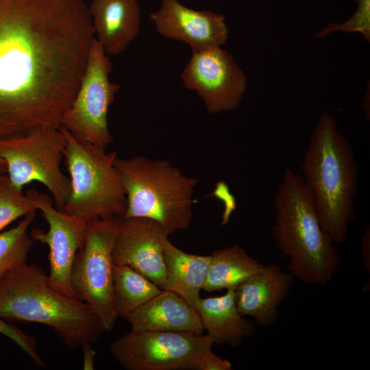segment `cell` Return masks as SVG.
Returning <instances> with one entry per match:
<instances>
[{
	"label": "cell",
	"mask_w": 370,
	"mask_h": 370,
	"mask_svg": "<svg viewBox=\"0 0 370 370\" xmlns=\"http://www.w3.org/2000/svg\"><path fill=\"white\" fill-rule=\"evenodd\" d=\"M0 317L47 325L71 348L93 343L103 332L86 303L53 289L42 269L27 262L0 282Z\"/></svg>",
	"instance_id": "cell-4"
},
{
	"label": "cell",
	"mask_w": 370,
	"mask_h": 370,
	"mask_svg": "<svg viewBox=\"0 0 370 370\" xmlns=\"http://www.w3.org/2000/svg\"><path fill=\"white\" fill-rule=\"evenodd\" d=\"M275 242L299 281L325 286L336 274L341 258L336 244L323 230L313 197L302 176L284 170L273 200Z\"/></svg>",
	"instance_id": "cell-3"
},
{
	"label": "cell",
	"mask_w": 370,
	"mask_h": 370,
	"mask_svg": "<svg viewBox=\"0 0 370 370\" xmlns=\"http://www.w3.org/2000/svg\"><path fill=\"white\" fill-rule=\"evenodd\" d=\"M66 145L61 127L0 138V158L12 186L21 191L27 184L39 182L51 193L56 208L63 211L71 193L70 179L60 169Z\"/></svg>",
	"instance_id": "cell-7"
},
{
	"label": "cell",
	"mask_w": 370,
	"mask_h": 370,
	"mask_svg": "<svg viewBox=\"0 0 370 370\" xmlns=\"http://www.w3.org/2000/svg\"><path fill=\"white\" fill-rule=\"evenodd\" d=\"M112 71L110 57L95 38L78 90L61 121L77 140L103 149L113 141L108 114L121 87L110 81Z\"/></svg>",
	"instance_id": "cell-9"
},
{
	"label": "cell",
	"mask_w": 370,
	"mask_h": 370,
	"mask_svg": "<svg viewBox=\"0 0 370 370\" xmlns=\"http://www.w3.org/2000/svg\"><path fill=\"white\" fill-rule=\"evenodd\" d=\"M95 38L85 0H0V138L61 127Z\"/></svg>",
	"instance_id": "cell-1"
},
{
	"label": "cell",
	"mask_w": 370,
	"mask_h": 370,
	"mask_svg": "<svg viewBox=\"0 0 370 370\" xmlns=\"http://www.w3.org/2000/svg\"><path fill=\"white\" fill-rule=\"evenodd\" d=\"M357 8L352 16L341 24H330L316 34L323 38L336 31L362 34L367 42L370 41V0H355Z\"/></svg>",
	"instance_id": "cell-24"
},
{
	"label": "cell",
	"mask_w": 370,
	"mask_h": 370,
	"mask_svg": "<svg viewBox=\"0 0 370 370\" xmlns=\"http://www.w3.org/2000/svg\"><path fill=\"white\" fill-rule=\"evenodd\" d=\"M115 165L127 198L123 218L150 219L168 236L189 227L197 179L185 175L168 160L143 156L117 157Z\"/></svg>",
	"instance_id": "cell-5"
},
{
	"label": "cell",
	"mask_w": 370,
	"mask_h": 370,
	"mask_svg": "<svg viewBox=\"0 0 370 370\" xmlns=\"http://www.w3.org/2000/svg\"><path fill=\"white\" fill-rule=\"evenodd\" d=\"M196 369L230 370L232 369V363L227 360L217 356L211 349H208L198 358L196 362Z\"/></svg>",
	"instance_id": "cell-26"
},
{
	"label": "cell",
	"mask_w": 370,
	"mask_h": 370,
	"mask_svg": "<svg viewBox=\"0 0 370 370\" xmlns=\"http://www.w3.org/2000/svg\"><path fill=\"white\" fill-rule=\"evenodd\" d=\"M367 251L369 252V228L366 230V232L362 239V254L363 260L365 262L366 267L369 271V254H367Z\"/></svg>",
	"instance_id": "cell-28"
},
{
	"label": "cell",
	"mask_w": 370,
	"mask_h": 370,
	"mask_svg": "<svg viewBox=\"0 0 370 370\" xmlns=\"http://www.w3.org/2000/svg\"><path fill=\"white\" fill-rule=\"evenodd\" d=\"M204 329L214 343L237 347L251 336L255 326L237 310L234 289H227L221 296L201 298L195 306Z\"/></svg>",
	"instance_id": "cell-18"
},
{
	"label": "cell",
	"mask_w": 370,
	"mask_h": 370,
	"mask_svg": "<svg viewBox=\"0 0 370 370\" xmlns=\"http://www.w3.org/2000/svg\"><path fill=\"white\" fill-rule=\"evenodd\" d=\"M161 291L156 284L130 267L113 264L112 295L117 317L125 319Z\"/></svg>",
	"instance_id": "cell-21"
},
{
	"label": "cell",
	"mask_w": 370,
	"mask_h": 370,
	"mask_svg": "<svg viewBox=\"0 0 370 370\" xmlns=\"http://www.w3.org/2000/svg\"><path fill=\"white\" fill-rule=\"evenodd\" d=\"M26 195L49 225L47 232L36 228L30 232L34 241L49 247V284L56 291L75 298L71 274L76 254L85 241L88 222L53 207L47 195L34 188L29 189Z\"/></svg>",
	"instance_id": "cell-12"
},
{
	"label": "cell",
	"mask_w": 370,
	"mask_h": 370,
	"mask_svg": "<svg viewBox=\"0 0 370 370\" xmlns=\"http://www.w3.org/2000/svg\"><path fill=\"white\" fill-rule=\"evenodd\" d=\"M295 278L275 263L264 265L234 289L238 311L251 317L260 325H273L278 308L291 292Z\"/></svg>",
	"instance_id": "cell-15"
},
{
	"label": "cell",
	"mask_w": 370,
	"mask_h": 370,
	"mask_svg": "<svg viewBox=\"0 0 370 370\" xmlns=\"http://www.w3.org/2000/svg\"><path fill=\"white\" fill-rule=\"evenodd\" d=\"M149 18L160 35L188 44L192 51L221 47L227 40L223 15L192 9L178 0H161Z\"/></svg>",
	"instance_id": "cell-14"
},
{
	"label": "cell",
	"mask_w": 370,
	"mask_h": 370,
	"mask_svg": "<svg viewBox=\"0 0 370 370\" xmlns=\"http://www.w3.org/2000/svg\"><path fill=\"white\" fill-rule=\"evenodd\" d=\"M301 171L321 228L336 245L343 243L356 214L358 166L350 143L325 112L312 131Z\"/></svg>",
	"instance_id": "cell-2"
},
{
	"label": "cell",
	"mask_w": 370,
	"mask_h": 370,
	"mask_svg": "<svg viewBox=\"0 0 370 370\" xmlns=\"http://www.w3.org/2000/svg\"><path fill=\"white\" fill-rule=\"evenodd\" d=\"M88 12L95 36L108 55L121 54L140 31L138 0H91Z\"/></svg>",
	"instance_id": "cell-16"
},
{
	"label": "cell",
	"mask_w": 370,
	"mask_h": 370,
	"mask_svg": "<svg viewBox=\"0 0 370 370\" xmlns=\"http://www.w3.org/2000/svg\"><path fill=\"white\" fill-rule=\"evenodd\" d=\"M35 212L29 213L16 226L0 233V282L12 270L27 262L34 243L28 228Z\"/></svg>",
	"instance_id": "cell-22"
},
{
	"label": "cell",
	"mask_w": 370,
	"mask_h": 370,
	"mask_svg": "<svg viewBox=\"0 0 370 370\" xmlns=\"http://www.w3.org/2000/svg\"><path fill=\"white\" fill-rule=\"evenodd\" d=\"M36 210L30 198L12 186L7 173L0 176V231Z\"/></svg>",
	"instance_id": "cell-23"
},
{
	"label": "cell",
	"mask_w": 370,
	"mask_h": 370,
	"mask_svg": "<svg viewBox=\"0 0 370 370\" xmlns=\"http://www.w3.org/2000/svg\"><path fill=\"white\" fill-rule=\"evenodd\" d=\"M123 218L88 221L84 245L76 254L71 270L75 298L93 310L103 332L111 331L117 319L112 295V249Z\"/></svg>",
	"instance_id": "cell-8"
},
{
	"label": "cell",
	"mask_w": 370,
	"mask_h": 370,
	"mask_svg": "<svg viewBox=\"0 0 370 370\" xmlns=\"http://www.w3.org/2000/svg\"><path fill=\"white\" fill-rule=\"evenodd\" d=\"M210 257L202 288L207 292L235 289L264 266L237 245L215 250Z\"/></svg>",
	"instance_id": "cell-20"
},
{
	"label": "cell",
	"mask_w": 370,
	"mask_h": 370,
	"mask_svg": "<svg viewBox=\"0 0 370 370\" xmlns=\"http://www.w3.org/2000/svg\"><path fill=\"white\" fill-rule=\"evenodd\" d=\"M132 330L203 334L196 309L176 293L162 291L125 319Z\"/></svg>",
	"instance_id": "cell-17"
},
{
	"label": "cell",
	"mask_w": 370,
	"mask_h": 370,
	"mask_svg": "<svg viewBox=\"0 0 370 370\" xmlns=\"http://www.w3.org/2000/svg\"><path fill=\"white\" fill-rule=\"evenodd\" d=\"M0 334L14 342L37 365H44L38 352L36 341L32 336L27 335L16 325L8 323L1 317Z\"/></svg>",
	"instance_id": "cell-25"
},
{
	"label": "cell",
	"mask_w": 370,
	"mask_h": 370,
	"mask_svg": "<svg viewBox=\"0 0 370 370\" xmlns=\"http://www.w3.org/2000/svg\"><path fill=\"white\" fill-rule=\"evenodd\" d=\"M66 140L63 156L70 175L71 193L63 211L87 222L123 217L126 195L115 165L116 151L77 140L60 127Z\"/></svg>",
	"instance_id": "cell-6"
},
{
	"label": "cell",
	"mask_w": 370,
	"mask_h": 370,
	"mask_svg": "<svg viewBox=\"0 0 370 370\" xmlns=\"http://www.w3.org/2000/svg\"><path fill=\"white\" fill-rule=\"evenodd\" d=\"M166 237L168 234L153 220L123 218L112 249L113 264L130 267L164 290L163 241Z\"/></svg>",
	"instance_id": "cell-13"
},
{
	"label": "cell",
	"mask_w": 370,
	"mask_h": 370,
	"mask_svg": "<svg viewBox=\"0 0 370 370\" xmlns=\"http://www.w3.org/2000/svg\"><path fill=\"white\" fill-rule=\"evenodd\" d=\"M181 79L201 98L210 114L236 108L247 84L243 71L221 47L192 51Z\"/></svg>",
	"instance_id": "cell-11"
},
{
	"label": "cell",
	"mask_w": 370,
	"mask_h": 370,
	"mask_svg": "<svg viewBox=\"0 0 370 370\" xmlns=\"http://www.w3.org/2000/svg\"><path fill=\"white\" fill-rule=\"evenodd\" d=\"M163 254L166 269L164 290L172 291L195 308L206 279L210 256L186 253L165 238Z\"/></svg>",
	"instance_id": "cell-19"
},
{
	"label": "cell",
	"mask_w": 370,
	"mask_h": 370,
	"mask_svg": "<svg viewBox=\"0 0 370 370\" xmlns=\"http://www.w3.org/2000/svg\"><path fill=\"white\" fill-rule=\"evenodd\" d=\"M0 164L5 167V164L4 161L1 158H0Z\"/></svg>",
	"instance_id": "cell-30"
},
{
	"label": "cell",
	"mask_w": 370,
	"mask_h": 370,
	"mask_svg": "<svg viewBox=\"0 0 370 370\" xmlns=\"http://www.w3.org/2000/svg\"><path fill=\"white\" fill-rule=\"evenodd\" d=\"M83 351V369L92 370L95 367V351L90 345V343H86L82 346Z\"/></svg>",
	"instance_id": "cell-27"
},
{
	"label": "cell",
	"mask_w": 370,
	"mask_h": 370,
	"mask_svg": "<svg viewBox=\"0 0 370 370\" xmlns=\"http://www.w3.org/2000/svg\"><path fill=\"white\" fill-rule=\"evenodd\" d=\"M214 344L208 334L131 330L110 344V352L127 370L196 369L198 358Z\"/></svg>",
	"instance_id": "cell-10"
},
{
	"label": "cell",
	"mask_w": 370,
	"mask_h": 370,
	"mask_svg": "<svg viewBox=\"0 0 370 370\" xmlns=\"http://www.w3.org/2000/svg\"><path fill=\"white\" fill-rule=\"evenodd\" d=\"M4 173H6V169L5 166L0 164V176Z\"/></svg>",
	"instance_id": "cell-29"
}]
</instances>
